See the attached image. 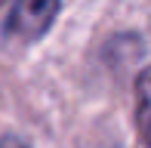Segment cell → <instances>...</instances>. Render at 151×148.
<instances>
[{"mask_svg":"<svg viewBox=\"0 0 151 148\" xmlns=\"http://www.w3.org/2000/svg\"><path fill=\"white\" fill-rule=\"evenodd\" d=\"M62 0H16L3 22L0 37L6 43H34L52 28Z\"/></svg>","mask_w":151,"mask_h":148,"instance_id":"6da1fadb","label":"cell"},{"mask_svg":"<svg viewBox=\"0 0 151 148\" xmlns=\"http://www.w3.org/2000/svg\"><path fill=\"white\" fill-rule=\"evenodd\" d=\"M136 126L142 142L151 148V65L136 77Z\"/></svg>","mask_w":151,"mask_h":148,"instance_id":"7a4b0ae2","label":"cell"},{"mask_svg":"<svg viewBox=\"0 0 151 148\" xmlns=\"http://www.w3.org/2000/svg\"><path fill=\"white\" fill-rule=\"evenodd\" d=\"M0 148H31L25 139H19V136H3L0 139Z\"/></svg>","mask_w":151,"mask_h":148,"instance_id":"3957f363","label":"cell"},{"mask_svg":"<svg viewBox=\"0 0 151 148\" xmlns=\"http://www.w3.org/2000/svg\"><path fill=\"white\" fill-rule=\"evenodd\" d=\"M0 3H3V0H0Z\"/></svg>","mask_w":151,"mask_h":148,"instance_id":"277c9868","label":"cell"}]
</instances>
